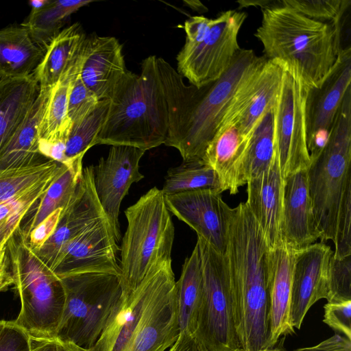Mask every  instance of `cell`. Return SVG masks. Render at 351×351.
I'll use <instances>...</instances> for the list:
<instances>
[{"mask_svg":"<svg viewBox=\"0 0 351 351\" xmlns=\"http://www.w3.org/2000/svg\"><path fill=\"white\" fill-rule=\"evenodd\" d=\"M258 58L253 50L241 49L219 79L197 88L186 85L169 63L157 57L168 106L169 128L164 144L177 149L183 160L202 159L235 92Z\"/></svg>","mask_w":351,"mask_h":351,"instance_id":"cell-1","label":"cell"},{"mask_svg":"<svg viewBox=\"0 0 351 351\" xmlns=\"http://www.w3.org/2000/svg\"><path fill=\"white\" fill-rule=\"evenodd\" d=\"M267 250L262 232L245 202L229 207L224 254L234 295L238 338L245 351L273 348Z\"/></svg>","mask_w":351,"mask_h":351,"instance_id":"cell-2","label":"cell"},{"mask_svg":"<svg viewBox=\"0 0 351 351\" xmlns=\"http://www.w3.org/2000/svg\"><path fill=\"white\" fill-rule=\"evenodd\" d=\"M351 87L337 110L326 143L311 158L308 191L320 242L331 241L332 256L351 255Z\"/></svg>","mask_w":351,"mask_h":351,"instance_id":"cell-3","label":"cell"},{"mask_svg":"<svg viewBox=\"0 0 351 351\" xmlns=\"http://www.w3.org/2000/svg\"><path fill=\"white\" fill-rule=\"evenodd\" d=\"M262 21L254 36L264 57L289 72L306 89L320 86L333 68L341 47L340 23L310 19L278 5L261 8Z\"/></svg>","mask_w":351,"mask_h":351,"instance_id":"cell-4","label":"cell"},{"mask_svg":"<svg viewBox=\"0 0 351 351\" xmlns=\"http://www.w3.org/2000/svg\"><path fill=\"white\" fill-rule=\"evenodd\" d=\"M156 59L150 56L143 60L140 75L128 71L122 77L95 145H127L147 151L165 143L168 106Z\"/></svg>","mask_w":351,"mask_h":351,"instance_id":"cell-5","label":"cell"},{"mask_svg":"<svg viewBox=\"0 0 351 351\" xmlns=\"http://www.w3.org/2000/svg\"><path fill=\"white\" fill-rule=\"evenodd\" d=\"M127 229L121 247V282L123 290L135 289L148 272L165 261H172L174 226L165 196L153 187L128 207Z\"/></svg>","mask_w":351,"mask_h":351,"instance_id":"cell-6","label":"cell"},{"mask_svg":"<svg viewBox=\"0 0 351 351\" xmlns=\"http://www.w3.org/2000/svg\"><path fill=\"white\" fill-rule=\"evenodd\" d=\"M7 245L13 285L21 300L20 313L14 322L30 337H55L65 302L62 280L21 235L16 241L13 234Z\"/></svg>","mask_w":351,"mask_h":351,"instance_id":"cell-7","label":"cell"},{"mask_svg":"<svg viewBox=\"0 0 351 351\" xmlns=\"http://www.w3.org/2000/svg\"><path fill=\"white\" fill-rule=\"evenodd\" d=\"M60 280L65 302L56 337L91 349L123 293L120 276L85 273Z\"/></svg>","mask_w":351,"mask_h":351,"instance_id":"cell-8","label":"cell"},{"mask_svg":"<svg viewBox=\"0 0 351 351\" xmlns=\"http://www.w3.org/2000/svg\"><path fill=\"white\" fill-rule=\"evenodd\" d=\"M203 278L196 339L207 351L242 349L238 338L235 305L225 254L197 237Z\"/></svg>","mask_w":351,"mask_h":351,"instance_id":"cell-9","label":"cell"},{"mask_svg":"<svg viewBox=\"0 0 351 351\" xmlns=\"http://www.w3.org/2000/svg\"><path fill=\"white\" fill-rule=\"evenodd\" d=\"M246 18L244 12L229 10L212 19L202 40L185 43L177 55V71L197 88L219 79L241 49L238 35Z\"/></svg>","mask_w":351,"mask_h":351,"instance_id":"cell-10","label":"cell"},{"mask_svg":"<svg viewBox=\"0 0 351 351\" xmlns=\"http://www.w3.org/2000/svg\"><path fill=\"white\" fill-rule=\"evenodd\" d=\"M280 90L274 106V143L282 180L307 169L311 158L306 144V87L282 69Z\"/></svg>","mask_w":351,"mask_h":351,"instance_id":"cell-11","label":"cell"},{"mask_svg":"<svg viewBox=\"0 0 351 351\" xmlns=\"http://www.w3.org/2000/svg\"><path fill=\"white\" fill-rule=\"evenodd\" d=\"M119 250L112 226L105 217L69 241L56 254L48 268L60 279L85 273L120 276L117 258Z\"/></svg>","mask_w":351,"mask_h":351,"instance_id":"cell-12","label":"cell"},{"mask_svg":"<svg viewBox=\"0 0 351 351\" xmlns=\"http://www.w3.org/2000/svg\"><path fill=\"white\" fill-rule=\"evenodd\" d=\"M351 48H342L331 71L319 87L306 89L305 123L310 158L324 147L337 110L351 87Z\"/></svg>","mask_w":351,"mask_h":351,"instance_id":"cell-13","label":"cell"},{"mask_svg":"<svg viewBox=\"0 0 351 351\" xmlns=\"http://www.w3.org/2000/svg\"><path fill=\"white\" fill-rule=\"evenodd\" d=\"M180 332L175 276L169 262L125 351H165Z\"/></svg>","mask_w":351,"mask_h":351,"instance_id":"cell-14","label":"cell"},{"mask_svg":"<svg viewBox=\"0 0 351 351\" xmlns=\"http://www.w3.org/2000/svg\"><path fill=\"white\" fill-rule=\"evenodd\" d=\"M145 152L132 146L112 145L107 156L93 167L95 190L117 242L121 239V204L131 185L144 178L139 162Z\"/></svg>","mask_w":351,"mask_h":351,"instance_id":"cell-15","label":"cell"},{"mask_svg":"<svg viewBox=\"0 0 351 351\" xmlns=\"http://www.w3.org/2000/svg\"><path fill=\"white\" fill-rule=\"evenodd\" d=\"M282 71L278 64L258 57L235 92L221 125L236 122L249 137L260 118L275 105Z\"/></svg>","mask_w":351,"mask_h":351,"instance_id":"cell-16","label":"cell"},{"mask_svg":"<svg viewBox=\"0 0 351 351\" xmlns=\"http://www.w3.org/2000/svg\"><path fill=\"white\" fill-rule=\"evenodd\" d=\"M218 190L198 189L166 195L165 200L169 211L224 254L230 206Z\"/></svg>","mask_w":351,"mask_h":351,"instance_id":"cell-17","label":"cell"},{"mask_svg":"<svg viewBox=\"0 0 351 351\" xmlns=\"http://www.w3.org/2000/svg\"><path fill=\"white\" fill-rule=\"evenodd\" d=\"M332 254L330 247L322 242L295 250L289 306L292 328L300 329L309 308L326 298Z\"/></svg>","mask_w":351,"mask_h":351,"instance_id":"cell-18","label":"cell"},{"mask_svg":"<svg viewBox=\"0 0 351 351\" xmlns=\"http://www.w3.org/2000/svg\"><path fill=\"white\" fill-rule=\"evenodd\" d=\"M93 167H83L75 192L62 209L55 232L38 252H34L47 267L69 241L90 224L106 217L95 190Z\"/></svg>","mask_w":351,"mask_h":351,"instance_id":"cell-19","label":"cell"},{"mask_svg":"<svg viewBox=\"0 0 351 351\" xmlns=\"http://www.w3.org/2000/svg\"><path fill=\"white\" fill-rule=\"evenodd\" d=\"M165 261L156 265L133 291L123 293L91 351H125L160 280Z\"/></svg>","mask_w":351,"mask_h":351,"instance_id":"cell-20","label":"cell"},{"mask_svg":"<svg viewBox=\"0 0 351 351\" xmlns=\"http://www.w3.org/2000/svg\"><path fill=\"white\" fill-rule=\"evenodd\" d=\"M128 71L122 45L116 38L95 34L86 37L80 74L99 100L111 98Z\"/></svg>","mask_w":351,"mask_h":351,"instance_id":"cell-21","label":"cell"},{"mask_svg":"<svg viewBox=\"0 0 351 351\" xmlns=\"http://www.w3.org/2000/svg\"><path fill=\"white\" fill-rule=\"evenodd\" d=\"M246 184L245 204L262 232L267 248H273L283 242V180L276 154L269 167Z\"/></svg>","mask_w":351,"mask_h":351,"instance_id":"cell-22","label":"cell"},{"mask_svg":"<svg viewBox=\"0 0 351 351\" xmlns=\"http://www.w3.org/2000/svg\"><path fill=\"white\" fill-rule=\"evenodd\" d=\"M307 169L283 180L282 239L295 250L314 243L320 238L308 191Z\"/></svg>","mask_w":351,"mask_h":351,"instance_id":"cell-23","label":"cell"},{"mask_svg":"<svg viewBox=\"0 0 351 351\" xmlns=\"http://www.w3.org/2000/svg\"><path fill=\"white\" fill-rule=\"evenodd\" d=\"M295 250L282 242L267 252L271 347L282 336L294 333L289 322V306Z\"/></svg>","mask_w":351,"mask_h":351,"instance_id":"cell-24","label":"cell"},{"mask_svg":"<svg viewBox=\"0 0 351 351\" xmlns=\"http://www.w3.org/2000/svg\"><path fill=\"white\" fill-rule=\"evenodd\" d=\"M249 138L236 122H227L220 125L206 149L202 160L217 174L222 192L234 195L246 184L244 165Z\"/></svg>","mask_w":351,"mask_h":351,"instance_id":"cell-25","label":"cell"},{"mask_svg":"<svg viewBox=\"0 0 351 351\" xmlns=\"http://www.w3.org/2000/svg\"><path fill=\"white\" fill-rule=\"evenodd\" d=\"M86 38L77 23L63 29L53 38L33 73L40 88H51L81 62Z\"/></svg>","mask_w":351,"mask_h":351,"instance_id":"cell-26","label":"cell"},{"mask_svg":"<svg viewBox=\"0 0 351 351\" xmlns=\"http://www.w3.org/2000/svg\"><path fill=\"white\" fill-rule=\"evenodd\" d=\"M39 92L33 73L0 80V152L26 118Z\"/></svg>","mask_w":351,"mask_h":351,"instance_id":"cell-27","label":"cell"},{"mask_svg":"<svg viewBox=\"0 0 351 351\" xmlns=\"http://www.w3.org/2000/svg\"><path fill=\"white\" fill-rule=\"evenodd\" d=\"M49 90L40 88L26 118L0 152V169L27 167L48 159L39 152L38 130Z\"/></svg>","mask_w":351,"mask_h":351,"instance_id":"cell-28","label":"cell"},{"mask_svg":"<svg viewBox=\"0 0 351 351\" xmlns=\"http://www.w3.org/2000/svg\"><path fill=\"white\" fill-rule=\"evenodd\" d=\"M45 53L23 25L0 29V80L32 74Z\"/></svg>","mask_w":351,"mask_h":351,"instance_id":"cell-29","label":"cell"},{"mask_svg":"<svg viewBox=\"0 0 351 351\" xmlns=\"http://www.w3.org/2000/svg\"><path fill=\"white\" fill-rule=\"evenodd\" d=\"M176 286L180 332L187 331L194 335L203 288L202 264L197 243L190 256L185 258Z\"/></svg>","mask_w":351,"mask_h":351,"instance_id":"cell-30","label":"cell"},{"mask_svg":"<svg viewBox=\"0 0 351 351\" xmlns=\"http://www.w3.org/2000/svg\"><path fill=\"white\" fill-rule=\"evenodd\" d=\"M81 63L50 88L38 125V139L49 143L67 141L72 128L67 110L69 93L73 78L80 71Z\"/></svg>","mask_w":351,"mask_h":351,"instance_id":"cell-31","label":"cell"},{"mask_svg":"<svg viewBox=\"0 0 351 351\" xmlns=\"http://www.w3.org/2000/svg\"><path fill=\"white\" fill-rule=\"evenodd\" d=\"M93 0L48 1L39 9H32L27 21L23 24L32 39L45 50L60 32L66 18Z\"/></svg>","mask_w":351,"mask_h":351,"instance_id":"cell-32","label":"cell"},{"mask_svg":"<svg viewBox=\"0 0 351 351\" xmlns=\"http://www.w3.org/2000/svg\"><path fill=\"white\" fill-rule=\"evenodd\" d=\"M110 99L99 100L95 108L80 122L72 125L66 143V156L70 170L82 172V158L95 145V140L108 116Z\"/></svg>","mask_w":351,"mask_h":351,"instance_id":"cell-33","label":"cell"},{"mask_svg":"<svg viewBox=\"0 0 351 351\" xmlns=\"http://www.w3.org/2000/svg\"><path fill=\"white\" fill-rule=\"evenodd\" d=\"M274 106L260 118L250 135L244 165L245 183L263 173L274 160Z\"/></svg>","mask_w":351,"mask_h":351,"instance_id":"cell-34","label":"cell"},{"mask_svg":"<svg viewBox=\"0 0 351 351\" xmlns=\"http://www.w3.org/2000/svg\"><path fill=\"white\" fill-rule=\"evenodd\" d=\"M210 189L222 193L216 172L202 159L183 160L169 168L161 189L164 196L198 189Z\"/></svg>","mask_w":351,"mask_h":351,"instance_id":"cell-35","label":"cell"},{"mask_svg":"<svg viewBox=\"0 0 351 351\" xmlns=\"http://www.w3.org/2000/svg\"><path fill=\"white\" fill-rule=\"evenodd\" d=\"M62 167L46 159L27 167L0 169V204L56 176Z\"/></svg>","mask_w":351,"mask_h":351,"instance_id":"cell-36","label":"cell"},{"mask_svg":"<svg viewBox=\"0 0 351 351\" xmlns=\"http://www.w3.org/2000/svg\"><path fill=\"white\" fill-rule=\"evenodd\" d=\"M79 175L64 165L60 172L50 184L48 189L40 198V202L34 214L27 221L23 230L19 228L23 238L27 241L30 232L56 209L64 208L73 195Z\"/></svg>","mask_w":351,"mask_h":351,"instance_id":"cell-37","label":"cell"},{"mask_svg":"<svg viewBox=\"0 0 351 351\" xmlns=\"http://www.w3.org/2000/svg\"><path fill=\"white\" fill-rule=\"evenodd\" d=\"M278 5L293 9L316 21L340 23L350 0H277Z\"/></svg>","mask_w":351,"mask_h":351,"instance_id":"cell-38","label":"cell"},{"mask_svg":"<svg viewBox=\"0 0 351 351\" xmlns=\"http://www.w3.org/2000/svg\"><path fill=\"white\" fill-rule=\"evenodd\" d=\"M351 255L330 258L326 298L328 302L351 300Z\"/></svg>","mask_w":351,"mask_h":351,"instance_id":"cell-39","label":"cell"},{"mask_svg":"<svg viewBox=\"0 0 351 351\" xmlns=\"http://www.w3.org/2000/svg\"><path fill=\"white\" fill-rule=\"evenodd\" d=\"M80 72L72 81L68 97V117L72 125L83 120L95 108L99 101L84 84Z\"/></svg>","mask_w":351,"mask_h":351,"instance_id":"cell-40","label":"cell"},{"mask_svg":"<svg viewBox=\"0 0 351 351\" xmlns=\"http://www.w3.org/2000/svg\"><path fill=\"white\" fill-rule=\"evenodd\" d=\"M324 309L323 322L351 339V300L327 302Z\"/></svg>","mask_w":351,"mask_h":351,"instance_id":"cell-41","label":"cell"},{"mask_svg":"<svg viewBox=\"0 0 351 351\" xmlns=\"http://www.w3.org/2000/svg\"><path fill=\"white\" fill-rule=\"evenodd\" d=\"M29 338L14 321H0V351H30Z\"/></svg>","mask_w":351,"mask_h":351,"instance_id":"cell-42","label":"cell"},{"mask_svg":"<svg viewBox=\"0 0 351 351\" xmlns=\"http://www.w3.org/2000/svg\"><path fill=\"white\" fill-rule=\"evenodd\" d=\"M62 209H56L30 232L27 243L34 252H38L53 234L60 221Z\"/></svg>","mask_w":351,"mask_h":351,"instance_id":"cell-43","label":"cell"},{"mask_svg":"<svg viewBox=\"0 0 351 351\" xmlns=\"http://www.w3.org/2000/svg\"><path fill=\"white\" fill-rule=\"evenodd\" d=\"M30 351H91L68 341L61 340L56 337L52 338H38L30 337Z\"/></svg>","mask_w":351,"mask_h":351,"instance_id":"cell-44","label":"cell"},{"mask_svg":"<svg viewBox=\"0 0 351 351\" xmlns=\"http://www.w3.org/2000/svg\"><path fill=\"white\" fill-rule=\"evenodd\" d=\"M212 23V19L195 16L186 20L184 29L186 34L185 43L195 45L205 37Z\"/></svg>","mask_w":351,"mask_h":351,"instance_id":"cell-45","label":"cell"},{"mask_svg":"<svg viewBox=\"0 0 351 351\" xmlns=\"http://www.w3.org/2000/svg\"><path fill=\"white\" fill-rule=\"evenodd\" d=\"M293 351H351V339L336 333L316 346L300 348Z\"/></svg>","mask_w":351,"mask_h":351,"instance_id":"cell-46","label":"cell"},{"mask_svg":"<svg viewBox=\"0 0 351 351\" xmlns=\"http://www.w3.org/2000/svg\"><path fill=\"white\" fill-rule=\"evenodd\" d=\"M14 280L7 243L0 248V292L6 290Z\"/></svg>","mask_w":351,"mask_h":351,"instance_id":"cell-47","label":"cell"},{"mask_svg":"<svg viewBox=\"0 0 351 351\" xmlns=\"http://www.w3.org/2000/svg\"><path fill=\"white\" fill-rule=\"evenodd\" d=\"M169 351H207L194 335L182 331Z\"/></svg>","mask_w":351,"mask_h":351,"instance_id":"cell-48","label":"cell"},{"mask_svg":"<svg viewBox=\"0 0 351 351\" xmlns=\"http://www.w3.org/2000/svg\"><path fill=\"white\" fill-rule=\"evenodd\" d=\"M23 219V217L18 215H12L0 221V248L5 245L19 230Z\"/></svg>","mask_w":351,"mask_h":351,"instance_id":"cell-49","label":"cell"},{"mask_svg":"<svg viewBox=\"0 0 351 351\" xmlns=\"http://www.w3.org/2000/svg\"><path fill=\"white\" fill-rule=\"evenodd\" d=\"M49 0L31 1L29 2L32 9H39L47 3Z\"/></svg>","mask_w":351,"mask_h":351,"instance_id":"cell-50","label":"cell"},{"mask_svg":"<svg viewBox=\"0 0 351 351\" xmlns=\"http://www.w3.org/2000/svg\"><path fill=\"white\" fill-rule=\"evenodd\" d=\"M261 351H285V350H282L280 348H268V349H265V350H261Z\"/></svg>","mask_w":351,"mask_h":351,"instance_id":"cell-51","label":"cell"},{"mask_svg":"<svg viewBox=\"0 0 351 351\" xmlns=\"http://www.w3.org/2000/svg\"><path fill=\"white\" fill-rule=\"evenodd\" d=\"M234 351H245V350H243V349H239V350H234Z\"/></svg>","mask_w":351,"mask_h":351,"instance_id":"cell-52","label":"cell"}]
</instances>
